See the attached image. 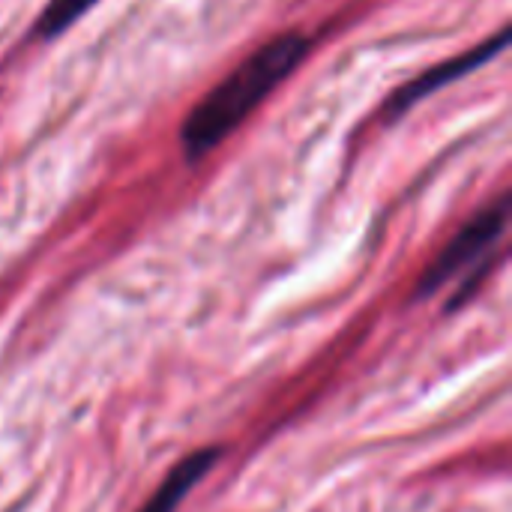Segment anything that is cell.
<instances>
[{"label": "cell", "mask_w": 512, "mask_h": 512, "mask_svg": "<svg viewBox=\"0 0 512 512\" xmlns=\"http://www.w3.org/2000/svg\"><path fill=\"white\" fill-rule=\"evenodd\" d=\"M306 54L309 39L300 33H282L249 54L189 111L180 129L186 159L198 162L213 153L306 60Z\"/></svg>", "instance_id": "1"}, {"label": "cell", "mask_w": 512, "mask_h": 512, "mask_svg": "<svg viewBox=\"0 0 512 512\" xmlns=\"http://www.w3.org/2000/svg\"><path fill=\"white\" fill-rule=\"evenodd\" d=\"M507 219H510V198L504 195L498 204L480 210L447 246L444 252L432 261V267L426 270L423 282L417 285V297L426 300L429 294H435L441 285H447L450 279L462 276L468 267L480 264L486 252L495 249V243L504 237L507 231Z\"/></svg>", "instance_id": "2"}, {"label": "cell", "mask_w": 512, "mask_h": 512, "mask_svg": "<svg viewBox=\"0 0 512 512\" xmlns=\"http://www.w3.org/2000/svg\"><path fill=\"white\" fill-rule=\"evenodd\" d=\"M219 450L216 447H210V450H198V453H192L189 459H183L168 477H165V483L156 489V495L147 501V507L141 512H177V507L186 501V495L192 492V486L198 483V480H204L210 471H213V465L219 462Z\"/></svg>", "instance_id": "4"}, {"label": "cell", "mask_w": 512, "mask_h": 512, "mask_svg": "<svg viewBox=\"0 0 512 512\" xmlns=\"http://www.w3.org/2000/svg\"><path fill=\"white\" fill-rule=\"evenodd\" d=\"M507 39H510V30L504 27V30H498V36H492L489 42H480L474 51L459 54V57H453V60L441 63V66H432L429 72H423L420 78H414L411 84H405L399 93H393V99H390V105H387V120H399L408 108H414V105H417V102H423L426 96L438 93L441 87H447V84L459 81L462 75H468V72L480 69L486 60L498 57V54L507 48Z\"/></svg>", "instance_id": "3"}, {"label": "cell", "mask_w": 512, "mask_h": 512, "mask_svg": "<svg viewBox=\"0 0 512 512\" xmlns=\"http://www.w3.org/2000/svg\"><path fill=\"white\" fill-rule=\"evenodd\" d=\"M93 3H96V0H51V3L45 6L42 18H39L36 33H39L42 39L63 33V30H66L69 24H75Z\"/></svg>", "instance_id": "5"}]
</instances>
